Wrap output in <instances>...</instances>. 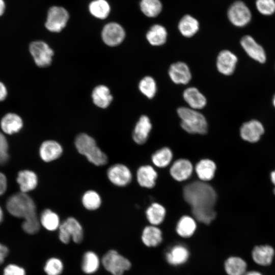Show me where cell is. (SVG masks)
<instances>
[{"instance_id":"8","label":"cell","mask_w":275,"mask_h":275,"mask_svg":"<svg viewBox=\"0 0 275 275\" xmlns=\"http://www.w3.org/2000/svg\"><path fill=\"white\" fill-rule=\"evenodd\" d=\"M29 49L38 66L45 67L51 64L53 51L47 43L41 41H34L30 44Z\"/></svg>"},{"instance_id":"18","label":"cell","mask_w":275,"mask_h":275,"mask_svg":"<svg viewBox=\"0 0 275 275\" xmlns=\"http://www.w3.org/2000/svg\"><path fill=\"white\" fill-rule=\"evenodd\" d=\"M167 262L173 266H179L184 264L189 257L188 249L181 244L174 245L166 253Z\"/></svg>"},{"instance_id":"49","label":"cell","mask_w":275,"mask_h":275,"mask_svg":"<svg viewBox=\"0 0 275 275\" xmlns=\"http://www.w3.org/2000/svg\"><path fill=\"white\" fill-rule=\"evenodd\" d=\"M270 180L274 185L273 193L275 195V170L270 173Z\"/></svg>"},{"instance_id":"1","label":"cell","mask_w":275,"mask_h":275,"mask_svg":"<svg viewBox=\"0 0 275 275\" xmlns=\"http://www.w3.org/2000/svg\"><path fill=\"white\" fill-rule=\"evenodd\" d=\"M183 195L197 221L209 225L215 219L216 213L214 207L217 195L210 185L204 181L190 183L184 187Z\"/></svg>"},{"instance_id":"33","label":"cell","mask_w":275,"mask_h":275,"mask_svg":"<svg viewBox=\"0 0 275 275\" xmlns=\"http://www.w3.org/2000/svg\"><path fill=\"white\" fill-rule=\"evenodd\" d=\"M39 219L40 225L48 231L57 230L61 224L58 214L49 209H46L42 211Z\"/></svg>"},{"instance_id":"26","label":"cell","mask_w":275,"mask_h":275,"mask_svg":"<svg viewBox=\"0 0 275 275\" xmlns=\"http://www.w3.org/2000/svg\"><path fill=\"white\" fill-rule=\"evenodd\" d=\"M167 36L166 28L161 25L156 24L149 29L146 33V37L150 45L159 46L166 42Z\"/></svg>"},{"instance_id":"39","label":"cell","mask_w":275,"mask_h":275,"mask_svg":"<svg viewBox=\"0 0 275 275\" xmlns=\"http://www.w3.org/2000/svg\"><path fill=\"white\" fill-rule=\"evenodd\" d=\"M99 260L97 255L92 252H87L84 254L82 269L86 273H92L99 267Z\"/></svg>"},{"instance_id":"42","label":"cell","mask_w":275,"mask_h":275,"mask_svg":"<svg viewBox=\"0 0 275 275\" xmlns=\"http://www.w3.org/2000/svg\"><path fill=\"white\" fill-rule=\"evenodd\" d=\"M8 143L5 136L0 132V164L5 163L8 158Z\"/></svg>"},{"instance_id":"48","label":"cell","mask_w":275,"mask_h":275,"mask_svg":"<svg viewBox=\"0 0 275 275\" xmlns=\"http://www.w3.org/2000/svg\"><path fill=\"white\" fill-rule=\"evenodd\" d=\"M244 275H263L261 272L258 270H248Z\"/></svg>"},{"instance_id":"51","label":"cell","mask_w":275,"mask_h":275,"mask_svg":"<svg viewBox=\"0 0 275 275\" xmlns=\"http://www.w3.org/2000/svg\"><path fill=\"white\" fill-rule=\"evenodd\" d=\"M272 103H273V106L275 107V95H274V96L273 97V99H272Z\"/></svg>"},{"instance_id":"37","label":"cell","mask_w":275,"mask_h":275,"mask_svg":"<svg viewBox=\"0 0 275 275\" xmlns=\"http://www.w3.org/2000/svg\"><path fill=\"white\" fill-rule=\"evenodd\" d=\"M172 158L173 153L171 149L163 147L153 154L152 161L156 167L164 168L170 164Z\"/></svg>"},{"instance_id":"15","label":"cell","mask_w":275,"mask_h":275,"mask_svg":"<svg viewBox=\"0 0 275 275\" xmlns=\"http://www.w3.org/2000/svg\"><path fill=\"white\" fill-rule=\"evenodd\" d=\"M237 58L233 52L228 50H222L216 59V66L219 72L225 75L232 74L235 69Z\"/></svg>"},{"instance_id":"34","label":"cell","mask_w":275,"mask_h":275,"mask_svg":"<svg viewBox=\"0 0 275 275\" xmlns=\"http://www.w3.org/2000/svg\"><path fill=\"white\" fill-rule=\"evenodd\" d=\"M89 11L94 17L105 19L110 12V6L105 0H94L89 6Z\"/></svg>"},{"instance_id":"31","label":"cell","mask_w":275,"mask_h":275,"mask_svg":"<svg viewBox=\"0 0 275 275\" xmlns=\"http://www.w3.org/2000/svg\"><path fill=\"white\" fill-rule=\"evenodd\" d=\"M178 28L181 35L185 37L190 38L198 32L199 23L195 18L189 15H186L179 21Z\"/></svg>"},{"instance_id":"3","label":"cell","mask_w":275,"mask_h":275,"mask_svg":"<svg viewBox=\"0 0 275 275\" xmlns=\"http://www.w3.org/2000/svg\"><path fill=\"white\" fill-rule=\"evenodd\" d=\"M74 145L78 152L85 156L93 164L102 166L107 163L106 154L97 146L94 139L88 134H78L75 138Z\"/></svg>"},{"instance_id":"9","label":"cell","mask_w":275,"mask_h":275,"mask_svg":"<svg viewBox=\"0 0 275 275\" xmlns=\"http://www.w3.org/2000/svg\"><path fill=\"white\" fill-rule=\"evenodd\" d=\"M228 16L233 24L241 27L250 22L251 13L243 2L237 1L233 3L229 8Z\"/></svg>"},{"instance_id":"50","label":"cell","mask_w":275,"mask_h":275,"mask_svg":"<svg viewBox=\"0 0 275 275\" xmlns=\"http://www.w3.org/2000/svg\"><path fill=\"white\" fill-rule=\"evenodd\" d=\"M3 218V211L0 207V223L2 222Z\"/></svg>"},{"instance_id":"12","label":"cell","mask_w":275,"mask_h":275,"mask_svg":"<svg viewBox=\"0 0 275 275\" xmlns=\"http://www.w3.org/2000/svg\"><path fill=\"white\" fill-rule=\"evenodd\" d=\"M274 256V248L267 244L256 245L251 252V257L254 263L262 267L271 265Z\"/></svg>"},{"instance_id":"32","label":"cell","mask_w":275,"mask_h":275,"mask_svg":"<svg viewBox=\"0 0 275 275\" xmlns=\"http://www.w3.org/2000/svg\"><path fill=\"white\" fill-rule=\"evenodd\" d=\"M166 211L164 207L158 203H152L146 211V217L151 225H160L164 220Z\"/></svg>"},{"instance_id":"14","label":"cell","mask_w":275,"mask_h":275,"mask_svg":"<svg viewBox=\"0 0 275 275\" xmlns=\"http://www.w3.org/2000/svg\"><path fill=\"white\" fill-rule=\"evenodd\" d=\"M168 74L171 80L176 84L186 85L191 79V73L188 66L181 61L172 64L169 67Z\"/></svg>"},{"instance_id":"29","label":"cell","mask_w":275,"mask_h":275,"mask_svg":"<svg viewBox=\"0 0 275 275\" xmlns=\"http://www.w3.org/2000/svg\"><path fill=\"white\" fill-rule=\"evenodd\" d=\"M22 126L23 122L21 118L14 113L7 114L2 118L1 122L2 130L9 134L18 132Z\"/></svg>"},{"instance_id":"2","label":"cell","mask_w":275,"mask_h":275,"mask_svg":"<svg viewBox=\"0 0 275 275\" xmlns=\"http://www.w3.org/2000/svg\"><path fill=\"white\" fill-rule=\"evenodd\" d=\"M7 208L12 215L24 218L22 228L25 233L35 234L39 231L41 225L36 205L28 194L21 192L10 197L7 202Z\"/></svg>"},{"instance_id":"16","label":"cell","mask_w":275,"mask_h":275,"mask_svg":"<svg viewBox=\"0 0 275 275\" xmlns=\"http://www.w3.org/2000/svg\"><path fill=\"white\" fill-rule=\"evenodd\" d=\"M63 148L61 145L54 140L43 142L39 148V155L42 160L49 162L55 160L62 155Z\"/></svg>"},{"instance_id":"25","label":"cell","mask_w":275,"mask_h":275,"mask_svg":"<svg viewBox=\"0 0 275 275\" xmlns=\"http://www.w3.org/2000/svg\"><path fill=\"white\" fill-rule=\"evenodd\" d=\"M17 182L21 192L26 193L36 187L38 177L36 173L32 171L23 170L18 173Z\"/></svg>"},{"instance_id":"41","label":"cell","mask_w":275,"mask_h":275,"mask_svg":"<svg viewBox=\"0 0 275 275\" xmlns=\"http://www.w3.org/2000/svg\"><path fill=\"white\" fill-rule=\"evenodd\" d=\"M256 5L259 12L263 15H271L275 12L274 0H257Z\"/></svg>"},{"instance_id":"30","label":"cell","mask_w":275,"mask_h":275,"mask_svg":"<svg viewBox=\"0 0 275 275\" xmlns=\"http://www.w3.org/2000/svg\"><path fill=\"white\" fill-rule=\"evenodd\" d=\"M197 229L196 221L188 215L182 216L178 221L176 231L178 235L183 238H189L193 235Z\"/></svg>"},{"instance_id":"5","label":"cell","mask_w":275,"mask_h":275,"mask_svg":"<svg viewBox=\"0 0 275 275\" xmlns=\"http://www.w3.org/2000/svg\"><path fill=\"white\" fill-rule=\"evenodd\" d=\"M59 239L64 243H68L71 237L73 241L79 243L83 239V229L79 222L74 217H69L61 223Z\"/></svg>"},{"instance_id":"27","label":"cell","mask_w":275,"mask_h":275,"mask_svg":"<svg viewBox=\"0 0 275 275\" xmlns=\"http://www.w3.org/2000/svg\"><path fill=\"white\" fill-rule=\"evenodd\" d=\"M216 170L215 162L209 159L201 160L195 167L198 177L204 182L211 180L214 176Z\"/></svg>"},{"instance_id":"10","label":"cell","mask_w":275,"mask_h":275,"mask_svg":"<svg viewBox=\"0 0 275 275\" xmlns=\"http://www.w3.org/2000/svg\"><path fill=\"white\" fill-rule=\"evenodd\" d=\"M106 174L112 183L120 187L127 185L132 179L130 170L125 165L121 163H116L109 167Z\"/></svg>"},{"instance_id":"36","label":"cell","mask_w":275,"mask_h":275,"mask_svg":"<svg viewBox=\"0 0 275 275\" xmlns=\"http://www.w3.org/2000/svg\"><path fill=\"white\" fill-rule=\"evenodd\" d=\"M140 91L147 98L152 99L157 92V85L155 79L150 76H146L139 83Z\"/></svg>"},{"instance_id":"47","label":"cell","mask_w":275,"mask_h":275,"mask_svg":"<svg viewBox=\"0 0 275 275\" xmlns=\"http://www.w3.org/2000/svg\"><path fill=\"white\" fill-rule=\"evenodd\" d=\"M6 10V4L4 0H0V17L2 16Z\"/></svg>"},{"instance_id":"43","label":"cell","mask_w":275,"mask_h":275,"mask_svg":"<svg viewBox=\"0 0 275 275\" xmlns=\"http://www.w3.org/2000/svg\"><path fill=\"white\" fill-rule=\"evenodd\" d=\"M24 269L15 264H9L4 269L3 275H25Z\"/></svg>"},{"instance_id":"28","label":"cell","mask_w":275,"mask_h":275,"mask_svg":"<svg viewBox=\"0 0 275 275\" xmlns=\"http://www.w3.org/2000/svg\"><path fill=\"white\" fill-rule=\"evenodd\" d=\"M92 98L94 103L102 108L108 107L113 100L108 88L104 85L96 87L93 90Z\"/></svg>"},{"instance_id":"40","label":"cell","mask_w":275,"mask_h":275,"mask_svg":"<svg viewBox=\"0 0 275 275\" xmlns=\"http://www.w3.org/2000/svg\"><path fill=\"white\" fill-rule=\"evenodd\" d=\"M44 269L47 275H60L63 271V265L60 259L52 258L47 261Z\"/></svg>"},{"instance_id":"13","label":"cell","mask_w":275,"mask_h":275,"mask_svg":"<svg viewBox=\"0 0 275 275\" xmlns=\"http://www.w3.org/2000/svg\"><path fill=\"white\" fill-rule=\"evenodd\" d=\"M264 132L263 125L256 120H252L243 123L240 129L241 138L251 143L258 142Z\"/></svg>"},{"instance_id":"46","label":"cell","mask_w":275,"mask_h":275,"mask_svg":"<svg viewBox=\"0 0 275 275\" xmlns=\"http://www.w3.org/2000/svg\"><path fill=\"white\" fill-rule=\"evenodd\" d=\"M7 95V91L5 86L0 82V101L5 99Z\"/></svg>"},{"instance_id":"19","label":"cell","mask_w":275,"mask_h":275,"mask_svg":"<svg viewBox=\"0 0 275 275\" xmlns=\"http://www.w3.org/2000/svg\"><path fill=\"white\" fill-rule=\"evenodd\" d=\"M152 127L149 118L146 115H142L133 131L132 138L134 141L139 145L144 144L148 138Z\"/></svg>"},{"instance_id":"24","label":"cell","mask_w":275,"mask_h":275,"mask_svg":"<svg viewBox=\"0 0 275 275\" xmlns=\"http://www.w3.org/2000/svg\"><path fill=\"white\" fill-rule=\"evenodd\" d=\"M141 239L143 243L147 247H156L162 241L161 230L156 226L151 225L145 227Z\"/></svg>"},{"instance_id":"44","label":"cell","mask_w":275,"mask_h":275,"mask_svg":"<svg viewBox=\"0 0 275 275\" xmlns=\"http://www.w3.org/2000/svg\"><path fill=\"white\" fill-rule=\"evenodd\" d=\"M9 250L8 248L0 243V265L4 262L5 258L9 254Z\"/></svg>"},{"instance_id":"22","label":"cell","mask_w":275,"mask_h":275,"mask_svg":"<svg viewBox=\"0 0 275 275\" xmlns=\"http://www.w3.org/2000/svg\"><path fill=\"white\" fill-rule=\"evenodd\" d=\"M224 269L227 275H244L248 271V264L242 258L230 256L224 262Z\"/></svg>"},{"instance_id":"7","label":"cell","mask_w":275,"mask_h":275,"mask_svg":"<svg viewBox=\"0 0 275 275\" xmlns=\"http://www.w3.org/2000/svg\"><path fill=\"white\" fill-rule=\"evenodd\" d=\"M69 19L67 11L62 7L53 6L48 11L45 27L52 32H59L66 26Z\"/></svg>"},{"instance_id":"11","label":"cell","mask_w":275,"mask_h":275,"mask_svg":"<svg viewBox=\"0 0 275 275\" xmlns=\"http://www.w3.org/2000/svg\"><path fill=\"white\" fill-rule=\"evenodd\" d=\"M125 36L124 29L116 22L107 23L102 30V39L106 45L110 46L119 45L124 40Z\"/></svg>"},{"instance_id":"23","label":"cell","mask_w":275,"mask_h":275,"mask_svg":"<svg viewBox=\"0 0 275 275\" xmlns=\"http://www.w3.org/2000/svg\"><path fill=\"white\" fill-rule=\"evenodd\" d=\"M136 176L138 182L140 186L151 188L155 185L157 173L152 166H143L138 170Z\"/></svg>"},{"instance_id":"20","label":"cell","mask_w":275,"mask_h":275,"mask_svg":"<svg viewBox=\"0 0 275 275\" xmlns=\"http://www.w3.org/2000/svg\"><path fill=\"white\" fill-rule=\"evenodd\" d=\"M193 167L190 161L185 159L176 160L170 168V174L176 181H182L191 175Z\"/></svg>"},{"instance_id":"35","label":"cell","mask_w":275,"mask_h":275,"mask_svg":"<svg viewBox=\"0 0 275 275\" xmlns=\"http://www.w3.org/2000/svg\"><path fill=\"white\" fill-rule=\"evenodd\" d=\"M81 202L87 210H95L100 207L102 201L101 197L97 192L89 190L82 195Z\"/></svg>"},{"instance_id":"6","label":"cell","mask_w":275,"mask_h":275,"mask_svg":"<svg viewBox=\"0 0 275 275\" xmlns=\"http://www.w3.org/2000/svg\"><path fill=\"white\" fill-rule=\"evenodd\" d=\"M102 263L105 269L113 275H123L131 267L130 262L115 250H110L103 256Z\"/></svg>"},{"instance_id":"21","label":"cell","mask_w":275,"mask_h":275,"mask_svg":"<svg viewBox=\"0 0 275 275\" xmlns=\"http://www.w3.org/2000/svg\"><path fill=\"white\" fill-rule=\"evenodd\" d=\"M183 98L190 108L198 110L203 108L207 104L205 96L196 87L186 88L183 92Z\"/></svg>"},{"instance_id":"45","label":"cell","mask_w":275,"mask_h":275,"mask_svg":"<svg viewBox=\"0 0 275 275\" xmlns=\"http://www.w3.org/2000/svg\"><path fill=\"white\" fill-rule=\"evenodd\" d=\"M7 188V179L6 176L0 173V195L3 194Z\"/></svg>"},{"instance_id":"4","label":"cell","mask_w":275,"mask_h":275,"mask_svg":"<svg viewBox=\"0 0 275 275\" xmlns=\"http://www.w3.org/2000/svg\"><path fill=\"white\" fill-rule=\"evenodd\" d=\"M181 119V126L189 133L204 134L208 131V123L205 116L197 110L181 106L177 108Z\"/></svg>"},{"instance_id":"17","label":"cell","mask_w":275,"mask_h":275,"mask_svg":"<svg viewBox=\"0 0 275 275\" xmlns=\"http://www.w3.org/2000/svg\"><path fill=\"white\" fill-rule=\"evenodd\" d=\"M240 44L251 58L261 63L265 62L266 54L264 49L251 36H244L240 41Z\"/></svg>"},{"instance_id":"38","label":"cell","mask_w":275,"mask_h":275,"mask_svg":"<svg viewBox=\"0 0 275 275\" xmlns=\"http://www.w3.org/2000/svg\"><path fill=\"white\" fill-rule=\"evenodd\" d=\"M140 8L146 16L155 17L161 12L162 4L160 0H141Z\"/></svg>"}]
</instances>
